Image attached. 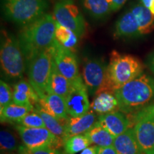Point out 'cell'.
<instances>
[{"mask_svg": "<svg viewBox=\"0 0 154 154\" xmlns=\"http://www.w3.org/2000/svg\"><path fill=\"white\" fill-rule=\"evenodd\" d=\"M97 154H119L113 146L108 147H98Z\"/></svg>", "mask_w": 154, "mask_h": 154, "instance_id": "cell-34", "label": "cell"}, {"mask_svg": "<svg viewBox=\"0 0 154 154\" xmlns=\"http://www.w3.org/2000/svg\"><path fill=\"white\" fill-rule=\"evenodd\" d=\"M98 123L115 138L124 134L132 125L131 119L121 111L100 115Z\"/></svg>", "mask_w": 154, "mask_h": 154, "instance_id": "cell-12", "label": "cell"}, {"mask_svg": "<svg viewBox=\"0 0 154 154\" xmlns=\"http://www.w3.org/2000/svg\"><path fill=\"white\" fill-rule=\"evenodd\" d=\"M53 16L56 22L70 29L79 38L85 33V19L74 0H59L54 7Z\"/></svg>", "mask_w": 154, "mask_h": 154, "instance_id": "cell-8", "label": "cell"}, {"mask_svg": "<svg viewBox=\"0 0 154 154\" xmlns=\"http://www.w3.org/2000/svg\"><path fill=\"white\" fill-rule=\"evenodd\" d=\"M140 36L139 26L136 17L131 11H128L121 16L115 25L113 37H122Z\"/></svg>", "mask_w": 154, "mask_h": 154, "instance_id": "cell-18", "label": "cell"}, {"mask_svg": "<svg viewBox=\"0 0 154 154\" xmlns=\"http://www.w3.org/2000/svg\"><path fill=\"white\" fill-rule=\"evenodd\" d=\"M119 111L134 114L154 99V78L142 74L137 78L114 90Z\"/></svg>", "mask_w": 154, "mask_h": 154, "instance_id": "cell-2", "label": "cell"}, {"mask_svg": "<svg viewBox=\"0 0 154 154\" xmlns=\"http://www.w3.org/2000/svg\"><path fill=\"white\" fill-rule=\"evenodd\" d=\"M151 119H154V103L147 106L134 114H132V118L130 119L132 124H134L140 120Z\"/></svg>", "mask_w": 154, "mask_h": 154, "instance_id": "cell-31", "label": "cell"}, {"mask_svg": "<svg viewBox=\"0 0 154 154\" xmlns=\"http://www.w3.org/2000/svg\"><path fill=\"white\" fill-rule=\"evenodd\" d=\"M51 47L54 64L58 71L71 82L81 76L74 53L63 47L57 40Z\"/></svg>", "mask_w": 154, "mask_h": 154, "instance_id": "cell-11", "label": "cell"}, {"mask_svg": "<svg viewBox=\"0 0 154 154\" xmlns=\"http://www.w3.org/2000/svg\"><path fill=\"white\" fill-rule=\"evenodd\" d=\"M96 113L92 110L85 114L77 117H69L65 124V134L63 142L67 138L76 135L84 134L91 130L97 122Z\"/></svg>", "mask_w": 154, "mask_h": 154, "instance_id": "cell-13", "label": "cell"}, {"mask_svg": "<svg viewBox=\"0 0 154 154\" xmlns=\"http://www.w3.org/2000/svg\"><path fill=\"white\" fill-rule=\"evenodd\" d=\"M66 105L70 117L79 116L90 110L88 90L81 76L72 82V88L66 98Z\"/></svg>", "mask_w": 154, "mask_h": 154, "instance_id": "cell-10", "label": "cell"}, {"mask_svg": "<svg viewBox=\"0 0 154 154\" xmlns=\"http://www.w3.org/2000/svg\"><path fill=\"white\" fill-rule=\"evenodd\" d=\"M108 64L100 59H87L83 65L82 79L91 96L103 91H113L108 80Z\"/></svg>", "mask_w": 154, "mask_h": 154, "instance_id": "cell-7", "label": "cell"}, {"mask_svg": "<svg viewBox=\"0 0 154 154\" xmlns=\"http://www.w3.org/2000/svg\"><path fill=\"white\" fill-rule=\"evenodd\" d=\"M14 127L20 136L23 144L31 151L44 148L59 149L61 146H63L62 140L47 128H28L17 124H15Z\"/></svg>", "mask_w": 154, "mask_h": 154, "instance_id": "cell-9", "label": "cell"}, {"mask_svg": "<svg viewBox=\"0 0 154 154\" xmlns=\"http://www.w3.org/2000/svg\"><path fill=\"white\" fill-rule=\"evenodd\" d=\"M38 101L39 97L29 82L21 79L14 85L13 103L15 104L34 110Z\"/></svg>", "mask_w": 154, "mask_h": 154, "instance_id": "cell-15", "label": "cell"}, {"mask_svg": "<svg viewBox=\"0 0 154 154\" xmlns=\"http://www.w3.org/2000/svg\"><path fill=\"white\" fill-rule=\"evenodd\" d=\"M91 143L95 144L99 147H108L113 146L115 137L99 123H96L95 126L84 134Z\"/></svg>", "mask_w": 154, "mask_h": 154, "instance_id": "cell-23", "label": "cell"}, {"mask_svg": "<svg viewBox=\"0 0 154 154\" xmlns=\"http://www.w3.org/2000/svg\"><path fill=\"white\" fill-rule=\"evenodd\" d=\"M17 125L28 127V128H46L42 117L34 109L33 111L26 113L19 121Z\"/></svg>", "mask_w": 154, "mask_h": 154, "instance_id": "cell-29", "label": "cell"}, {"mask_svg": "<svg viewBox=\"0 0 154 154\" xmlns=\"http://www.w3.org/2000/svg\"><path fill=\"white\" fill-rule=\"evenodd\" d=\"M2 154H3V153H2Z\"/></svg>", "mask_w": 154, "mask_h": 154, "instance_id": "cell-39", "label": "cell"}, {"mask_svg": "<svg viewBox=\"0 0 154 154\" xmlns=\"http://www.w3.org/2000/svg\"><path fill=\"white\" fill-rule=\"evenodd\" d=\"M18 153L19 154H32L31 153L30 150L28 149L24 145V144H23V145H21L20 147L19 148Z\"/></svg>", "mask_w": 154, "mask_h": 154, "instance_id": "cell-38", "label": "cell"}, {"mask_svg": "<svg viewBox=\"0 0 154 154\" xmlns=\"http://www.w3.org/2000/svg\"><path fill=\"white\" fill-rule=\"evenodd\" d=\"M113 146L119 154H144L136 139L134 128L115 138Z\"/></svg>", "mask_w": 154, "mask_h": 154, "instance_id": "cell-17", "label": "cell"}, {"mask_svg": "<svg viewBox=\"0 0 154 154\" xmlns=\"http://www.w3.org/2000/svg\"><path fill=\"white\" fill-rule=\"evenodd\" d=\"M141 3L154 14V0H141Z\"/></svg>", "mask_w": 154, "mask_h": 154, "instance_id": "cell-36", "label": "cell"}, {"mask_svg": "<svg viewBox=\"0 0 154 154\" xmlns=\"http://www.w3.org/2000/svg\"><path fill=\"white\" fill-rule=\"evenodd\" d=\"M127 0H107L112 11L119 10L126 3Z\"/></svg>", "mask_w": 154, "mask_h": 154, "instance_id": "cell-33", "label": "cell"}, {"mask_svg": "<svg viewBox=\"0 0 154 154\" xmlns=\"http://www.w3.org/2000/svg\"><path fill=\"white\" fill-rule=\"evenodd\" d=\"M48 7L47 0H2L5 18L21 26L46 14Z\"/></svg>", "mask_w": 154, "mask_h": 154, "instance_id": "cell-5", "label": "cell"}, {"mask_svg": "<svg viewBox=\"0 0 154 154\" xmlns=\"http://www.w3.org/2000/svg\"><path fill=\"white\" fill-rule=\"evenodd\" d=\"M34 110L39 114L44 121L46 128L51 132L57 137L61 139L63 143V137L65 134V124L66 120L59 119L54 116L49 114L44 110L40 105L37 103L35 105Z\"/></svg>", "mask_w": 154, "mask_h": 154, "instance_id": "cell-22", "label": "cell"}, {"mask_svg": "<svg viewBox=\"0 0 154 154\" xmlns=\"http://www.w3.org/2000/svg\"><path fill=\"white\" fill-rule=\"evenodd\" d=\"M147 63L150 69L154 73V52L152 53L148 58Z\"/></svg>", "mask_w": 154, "mask_h": 154, "instance_id": "cell-37", "label": "cell"}, {"mask_svg": "<svg viewBox=\"0 0 154 154\" xmlns=\"http://www.w3.org/2000/svg\"><path fill=\"white\" fill-rule=\"evenodd\" d=\"M136 139L144 154H154V119H143L134 127Z\"/></svg>", "mask_w": 154, "mask_h": 154, "instance_id": "cell-14", "label": "cell"}, {"mask_svg": "<svg viewBox=\"0 0 154 154\" xmlns=\"http://www.w3.org/2000/svg\"><path fill=\"white\" fill-rule=\"evenodd\" d=\"M0 146L2 151L6 152L18 151L20 147L16 136L9 130H2L0 132Z\"/></svg>", "mask_w": 154, "mask_h": 154, "instance_id": "cell-28", "label": "cell"}, {"mask_svg": "<svg viewBox=\"0 0 154 154\" xmlns=\"http://www.w3.org/2000/svg\"><path fill=\"white\" fill-rule=\"evenodd\" d=\"M0 61L4 76L11 80L19 81L23 78L27 64L26 60L18 38L5 29L1 31Z\"/></svg>", "mask_w": 154, "mask_h": 154, "instance_id": "cell-3", "label": "cell"}, {"mask_svg": "<svg viewBox=\"0 0 154 154\" xmlns=\"http://www.w3.org/2000/svg\"><path fill=\"white\" fill-rule=\"evenodd\" d=\"M38 103L44 111L58 119L67 120L70 117L67 113L66 99L62 96L47 94L40 98Z\"/></svg>", "mask_w": 154, "mask_h": 154, "instance_id": "cell-16", "label": "cell"}, {"mask_svg": "<svg viewBox=\"0 0 154 154\" xmlns=\"http://www.w3.org/2000/svg\"><path fill=\"white\" fill-rule=\"evenodd\" d=\"M71 88H72V82L66 76L61 74L54 63L52 72L49 81V88H48V94H57L62 96L66 99Z\"/></svg>", "mask_w": 154, "mask_h": 154, "instance_id": "cell-20", "label": "cell"}, {"mask_svg": "<svg viewBox=\"0 0 154 154\" xmlns=\"http://www.w3.org/2000/svg\"><path fill=\"white\" fill-rule=\"evenodd\" d=\"M33 111L32 109L11 103L0 110L1 123L17 124L26 113Z\"/></svg>", "mask_w": 154, "mask_h": 154, "instance_id": "cell-24", "label": "cell"}, {"mask_svg": "<svg viewBox=\"0 0 154 154\" xmlns=\"http://www.w3.org/2000/svg\"><path fill=\"white\" fill-rule=\"evenodd\" d=\"M143 66L137 58L113 51L107 67L108 80L113 90L122 86L143 74Z\"/></svg>", "mask_w": 154, "mask_h": 154, "instance_id": "cell-4", "label": "cell"}, {"mask_svg": "<svg viewBox=\"0 0 154 154\" xmlns=\"http://www.w3.org/2000/svg\"><path fill=\"white\" fill-rule=\"evenodd\" d=\"M91 109L96 113L100 115L119 111V102L114 92L103 91L96 94L91 103Z\"/></svg>", "mask_w": 154, "mask_h": 154, "instance_id": "cell-19", "label": "cell"}, {"mask_svg": "<svg viewBox=\"0 0 154 154\" xmlns=\"http://www.w3.org/2000/svg\"><path fill=\"white\" fill-rule=\"evenodd\" d=\"M55 37L58 43L63 47L74 53L79 38L73 31L57 22Z\"/></svg>", "mask_w": 154, "mask_h": 154, "instance_id": "cell-25", "label": "cell"}, {"mask_svg": "<svg viewBox=\"0 0 154 154\" xmlns=\"http://www.w3.org/2000/svg\"><path fill=\"white\" fill-rule=\"evenodd\" d=\"M98 147L99 146H88L84 150L81 152L80 154H97L98 152Z\"/></svg>", "mask_w": 154, "mask_h": 154, "instance_id": "cell-35", "label": "cell"}, {"mask_svg": "<svg viewBox=\"0 0 154 154\" xmlns=\"http://www.w3.org/2000/svg\"><path fill=\"white\" fill-rule=\"evenodd\" d=\"M82 3L90 16L96 19H104L112 11L107 0H82Z\"/></svg>", "mask_w": 154, "mask_h": 154, "instance_id": "cell-26", "label": "cell"}, {"mask_svg": "<svg viewBox=\"0 0 154 154\" xmlns=\"http://www.w3.org/2000/svg\"><path fill=\"white\" fill-rule=\"evenodd\" d=\"M54 63L52 47L38 53L27 63L29 82L39 99L48 94Z\"/></svg>", "mask_w": 154, "mask_h": 154, "instance_id": "cell-6", "label": "cell"}, {"mask_svg": "<svg viewBox=\"0 0 154 154\" xmlns=\"http://www.w3.org/2000/svg\"><path fill=\"white\" fill-rule=\"evenodd\" d=\"M32 154H63L59 151V149H54V148H44L31 151Z\"/></svg>", "mask_w": 154, "mask_h": 154, "instance_id": "cell-32", "label": "cell"}, {"mask_svg": "<svg viewBox=\"0 0 154 154\" xmlns=\"http://www.w3.org/2000/svg\"><path fill=\"white\" fill-rule=\"evenodd\" d=\"M136 17L140 35L151 33L154 29V14L143 4L134 6L131 10Z\"/></svg>", "mask_w": 154, "mask_h": 154, "instance_id": "cell-21", "label": "cell"}, {"mask_svg": "<svg viewBox=\"0 0 154 154\" xmlns=\"http://www.w3.org/2000/svg\"><path fill=\"white\" fill-rule=\"evenodd\" d=\"M91 144L90 140L84 134L67 138L63 142V149L66 154H76L82 152Z\"/></svg>", "mask_w": 154, "mask_h": 154, "instance_id": "cell-27", "label": "cell"}, {"mask_svg": "<svg viewBox=\"0 0 154 154\" xmlns=\"http://www.w3.org/2000/svg\"><path fill=\"white\" fill-rule=\"evenodd\" d=\"M13 103V90L5 81H0V110Z\"/></svg>", "mask_w": 154, "mask_h": 154, "instance_id": "cell-30", "label": "cell"}, {"mask_svg": "<svg viewBox=\"0 0 154 154\" xmlns=\"http://www.w3.org/2000/svg\"><path fill=\"white\" fill-rule=\"evenodd\" d=\"M56 27L57 22L54 17L48 13L22 26L17 38L26 63L38 53L53 45L56 41Z\"/></svg>", "mask_w": 154, "mask_h": 154, "instance_id": "cell-1", "label": "cell"}]
</instances>
